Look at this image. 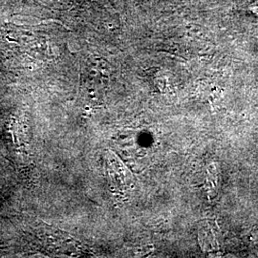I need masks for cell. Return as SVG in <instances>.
Listing matches in <instances>:
<instances>
[{"mask_svg": "<svg viewBox=\"0 0 258 258\" xmlns=\"http://www.w3.org/2000/svg\"><path fill=\"white\" fill-rule=\"evenodd\" d=\"M199 241L205 250H214L217 247V240L212 229H204L199 234Z\"/></svg>", "mask_w": 258, "mask_h": 258, "instance_id": "1", "label": "cell"}, {"mask_svg": "<svg viewBox=\"0 0 258 258\" xmlns=\"http://www.w3.org/2000/svg\"><path fill=\"white\" fill-rule=\"evenodd\" d=\"M251 10H252L254 13L258 14V2H256L254 5L251 6Z\"/></svg>", "mask_w": 258, "mask_h": 258, "instance_id": "2", "label": "cell"}]
</instances>
